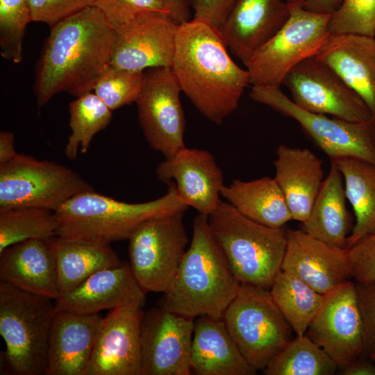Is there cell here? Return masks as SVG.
<instances>
[{"label":"cell","instance_id":"1","mask_svg":"<svg viewBox=\"0 0 375 375\" xmlns=\"http://www.w3.org/2000/svg\"><path fill=\"white\" fill-rule=\"evenodd\" d=\"M116 40L117 32L94 6L52 26L36 65L38 105L60 92L77 97L92 92L110 65Z\"/></svg>","mask_w":375,"mask_h":375},{"label":"cell","instance_id":"2","mask_svg":"<svg viewBox=\"0 0 375 375\" xmlns=\"http://www.w3.org/2000/svg\"><path fill=\"white\" fill-rule=\"evenodd\" d=\"M171 69L197 110L218 125L251 84L248 70L231 58L218 31L195 19L178 26Z\"/></svg>","mask_w":375,"mask_h":375},{"label":"cell","instance_id":"3","mask_svg":"<svg viewBox=\"0 0 375 375\" xmlns=\"http://www.w3.org/2000/svg\"><path fill=\"white\" fill-rule=\"evenodd\" d=\"M192 228L190 246L163 293L162 306L194 319L223 318L241 283L210 232L208 216L198 213Z\"/></svg>","mask_w":375,"mask_h":375},{"label":"cell","instance_id":"4","mask_svg":"<svg viewBox=\"0 0 375 375\" xmlns=\"http://www.w3.org/2000/svg\"><path fill=\"white\" fill-rule=\"evenodd\" d=\"M167 185L165 195L143 203L118 201L94 190L76 194L54 211L57 236L105 245L128 240L145 220L188 208L174 185Z\"/></svg>","mask_w":375,"mask_h":375},{"label":"cell","instance_id":"5","mask_svg":"<svg viewBox=\"0 0 375 375\" xmlns=\"http://www.w3.org/2000/svg\"><path fill=\"white\" fill-rule=\"evenodd\" d=\"M208 221L240 283L269 290L282 271L287 231L252 221L222 200Z\"/></svg>","mask_w":375,"mask_h":375},{"label":"cell","instance_id":"6","mask_svg":"<svg viewBox=\"0 0 375 375\" xmlns=\"http://www.w3.org/2000/svg\"><path fill=\"white\" fill-rule=\"evenodd\" d=\"M55 300L0 281V334L6 344L1 374H46Z\"/></svg>","mask_w":375,"mask_h":375},{"label":"cell","instance_id":"7","mask_svg":"<svg viewBox=\"0 0 375 375\" xmlns=\"http://www.w3.org/2000/svg\"><path fill=\"white\" fill-rule=\"evenodd\" d=\"M228 331L247 361L263 370L294 333L269 290L241 283L223 315Z\"/></svg>","mask_w":375,"mask_h":375},{"label":"cell","instance_id":"8","mask_svg":"<svg viewBox=\"0 0 375 375\" xmlns=\"http://www.w3.org/2000/svg\"><path fill=\"white\" fill-rule=\"evenodd\" d=\"M304 1L287 0L288 19L245 65L251 85L280 87L294 67L315 56L326 42L331 15L306 10Z\"/></svg>","mask_w":375,"mask_h":375},{"label":"cell","instance_id":"9","mask_svg":"<svg viewBox=\"0 0 375 375\" xmlns=\"http://www.w3.org/2000/svg\"><path fill=\"white\" fill-rule=\"evenodd\" d=\"M93 190L78 173L53 161L18 153L0 165V210L36 207L55 211L74 195Z\"/></svg>","mask_w":375,"mask_h":375},{"label":"cell","instance_id":"10","mask_svg":"<svg viewBox=\"0 0 375 375\" xmlns=\"http://www.w3.org/2000/svg\"><path fill=\"white\" fill-rule=\"evenodd\" d=\"M251 98L296 120L330 160L360 158L375 165V124L353 122L306 111L280 87L252 85Z\"/></svg>","mask_w":375,"mask_h":375},{"label":"cell","instance_id":"11","mask_svg":"<svg viewBox=\"0 0 375 375\" xmlns=\"http://www.w3.org/2000/svg\"><path fill=\"white\" fill-rule=\"evenodd\" d=\"M185 211L145 220L128 238L130 267L146 292H165L186 251Z\"/></svg>","mask_w":375,"mask_h":375},{"label":"cell","instance_id":"12","mask_svg":"<svg viewBox=\"0 0 375 375\" xmlns=\"http://www.w3.org/2000/svg\"><path fill=\"white\" fill-rule=\"evenodd\" d=\"M181 90L171 67L144 71V82L137 99L138 117L150 147L168 158L185 147V119Z\"/></svg>","mask_w":375,"mask_h":375},{"label":"cell","instance_id":"13","mask_svg":"<svg viewBox=\"0 0 375 375\" xmlns=\"http://www.w3.org/2000/svg\"><path fill=\"white\" fill-rule=\"evenodd\" d=\"M283 84L289 90L292 101L306 111L353 122L372 120L361 97L316 56L294 67Z\"/></svg>","mask_w":375,"mask_h":375},{"label":"cell","instance_id":"14","mask_svg":"<svg viewBox=\"0 0 375 375\" xmlns=\"http://www.w3.org/2000/svg\"><path fill=\"white\" fill-rule=\"evenodd\" d=\"M306 334L328 354L338 368L362 354L364 325L354 281L348 280L324 294Z\"/></svg>","mask_w":375,"mask_h":375},{"label":"cell","instance_id":"15","mask_svg":"<svg viewBox=\"0 0 375 375\" xmlns=\"http://www.w3.org/2000/svg\"><path fill=\"white\" fill-rule=\"evenodd\" d=\"M194 319L162 306L144 312L140 324L141 375H190Z\"/></svg>","mask_w":375,"mask_h":375},{"label":"cell","instance_id":"16","mask_svg":"<svg viewBox=\"0 0 375 375\" xmlns=\"http://www.w3.org/2000/svg\"><path fill=\"white\" fill-rule=\"evenodd\" d=\"M142 308L124 306L103 317L84 375H141Z\"/></svg>","mask_w":375,"mask_h":375},{"label":"cell","instance_id":"17","mask_svg":"<svg viewBox=\"0 0 375 375\" xmlns=\"http://www.w3.org/2000/svg\"><path fill=\"white\" fill-rule=\"evenodd\" d=\"M159 181L174 185L180 198L199 214L210 215L222 201V171L210 152L186 147L156 169Z\"/></svg>","mask_w":375,"mask_h":375},{"label":"cell","instance_id":"18","mask_svg":"<svg viewBox=\"0 0 375 375\" xmlns=\"http://www.w3.org/2000/svg\"><path fill=\"white\" fill-rule=\"evenodd\" d=\"M282 270L322 294L351 278L347 248L328 244L301 230L287 231Z\"/></svg>","mask_w":375,"mask_h":375},{"label":"cell","instance_id":"19","mask_svg":"<svg viewBox=\"0 0 375 375\" xmlns=\"http://www.w3.org/2000/svg\"><path fill=\"white\" fill-rule=\"evenodd\" d=\"M290 17L281 0H238L218 32L232 54L244 65Z\"/></svg>","mask_w":375,"mask_h":375},{"label":"cell","instance_id":"20","mask_svg":"<svg viewBox=\"0 0 375 375\" xmlns=\"http://www.w3.org/2000/svg\"><path fill=\"white\" fill-rule=\"evenodd\" d=\"M103 317L56 311L51 324L45 375H84Z\"/></svg>","mask_w":375,"mask_h":375},{"label":"cell","instance_id":"21","mask_svg":"<svg viewBox=\"0 0 375 375\" xmlns=\"http://www.w3.org/2000/svg\"><path fill=\"white\" fill-rule=\"evenodd\" d=\"M178 26L168 16H156L117 32L110 65L142 72L171 67Z\"/></svg>","mask_w":375,"mask_h":375},{"label":"cell","instance_id":"22","mask_svg":"<svg viewBox=\"0 0 375 375\" xmlns=\"http://www.w3.org/2000/svg\"><path fill=\"white\" fill-rule=\"evenodd\" d=\"M147 292L135 278L130 265L106 268L91 275L76 288L55 300L56 310L81 314L136 305L143 307Z\"/></svg>","mask_w":375,"mask_h":375},{"label":"cell","instance_id":"23","mask_svg":"<svg viewBox=\"0 0 375 375\" xmlns=\"http://www.w3.org/2000/svg\"><path fill=\"white\" fill-rule=\"evenodd\" d=\"M315 56L361 97L375 124V37L330 34Z\"/></svg>","mask_w":375,"mask_h":375},{"label":"cell","instance_id":"24","mask_svg":"<svg viewBox=\"0 0 375 375\" xmlns=\"http://www.w3.org/2000/svg\"><path fill=\"white\" fill-rule=\"evenodd\" d=\"M49 240H28L1 251L0 281L56 300V264Z\"/></svg>","mask_w":375,"mask_h":375},{"label":"cell","instance_id":"25","mask_svg":"<svg viewBox=\"0 0 375 375\" xmlns=\"http://www.w3.org/2000/svg\"><path fill=\"white\" fill-rule=\"evenodd\" d=\"M274 179L292 220L305 223L323 181L322 160L308 149L281 144L276 149Z\"/></svg>","mask_w":375,"mask_h":375},{"label":"cell","instance_id":"26","mask_svg":"<svg viewBox=\"0 0 375 375\" xmlns=\"http://www.w3.org/2000/svg\"><path fill=\"white\" fill-rule=\"evenodd\" d=\"M192 372L197 375H255L222 318L194 319L190 352Z\"/></svg>","mask_w":375,"mask_h":375},{"label":"cell","instance_id":"27","mask_svg":"<svg viewBox=\"0 0 375 375\" xmlns=\"http://www.w3.org/2000/svg\"><path fill=\"white\" fill-rule=\"evenodd\" d=\"M342 175L335 160L323 180L309 217L303 224L304 231L328 244L346 248L353 228L352 218L346 206Z\"/></svg>","mask_w":375,"mask_h":375},{"label":"cell","instance_id":"28","mask_svg":"<svg viewBox=\"0 0 375 375\" xmlns=\"http://www.w3.org/2000/svg\"><path fill=\"white\" fill-rule=\"evenodd\" d=\"M221 197L246 217L267 226L281 228L292 220L285 197L274 178L234 180L223 187Z\"/></svg>","mask_w":375,"mask_h":375},{"label":"cell","instance_id":"29","mask_svg":"<svg viewBox=\"0 0 375 375\" xmlns=\"http://www.w3.org/2000/svg\"><path fill=\"white\" fill-rule=\"evenodd\" d=\"M49 241L56 258L59 297L97 272L123 264L110 245L67 240L58 236Z\"/></svg>","mask_w":375,"mask_h":375},{"label":"cell","instance_id":"30","mask_svg":"<svg viewBox=\"0 0 375 375\" xmlns=\"http://www.w3.org/2000/svg\"><path fill=\"white\" fill-rule=\"evenodd\" d=\"M333 160L342 175L346 197L355 215L348 249L375 231V165L356 158Z\"/></svg>","mask_w":375,"mask_h":375},{"label":"cell","instance_id":"31","mask_svg":"<svg viewBox=\"0 0 375 375\" xmlns=\"http://www.w3.org/2000/svg\"><path fill=\"white\" fill-rule=\"evenodd\" d=\"M269 291L296 335L306 334L322 304L324 294L297 276L283 270L276 276Z\"/></svg>","mask_w":375,"mask_h":375},{"label":"cell","instance_id":"32","mask_svg":"<svg viewBox=\"0 0 375 375\" xmlns=\"http://www.w3.org/2000/svg\"><path fill=\"white\" fill-rule=\"evenodd\" d=\"M338 368L306 334L296 335L262 370L265 375H332Z\"/></svg>","mask_w":375,"mask_h":375},{"label":"cell","instance_id":"33","mask_svg":"<svg viewBox=\"0 0 375 375\" xmlns=\"http://www.w3.org/2000/svg\"><path fill=\"white\" fill-rule=\"evenodd\" d=\"M69 127L64 152L72 160L78 152L85 153L94 136L110 123L112 110L94 93L86 92L72 101L69 106Z\"/></svg>","mask_w":375,"mask_h":375},{"label":"cell","instance_id":"34","mask_svg":"<svg viewBox=\"0 0 375 375\" xmlns=\"http://www.w3.org/2000/svg\"><path fill=\"white\" fill-rule=\"evenodd\" d=\"M54 211L36 207L0 210V252L12 244L32 239L48 240L57 236Z\"/></svg>","mask_w":375,"mask_h":375},{"label":"cell","instance_id":"35","mask_svg":"<svg viewBox=\"0 0 375 375\" xmlns=\"http://www.w3.org/2000/svg\"><path fill=\"white\" fill-rule=\"evenodd\" d=\"M31 22L28 0H0V53L4 59L21 62L23 38Z\"/></svg>","mask_w":375,"mask_h":375},{"label":"cell","instance_id":"36","mask_svg":"<svg viewBox=\"0 0 375 375\" xmlns=\"http://www.w3.org/2000/svg\"><path fill=\"white\" fill-rule=\"evenodd\" d=\"M144 82V71H133L110 65L101 75L94 92L112 110L135 102Z\"/></svg>","mask_w":375,"mask_h":375},{"label":"cell","instance_id":"37","mask_svg":"<svg viewBox=\"0 0 375 375\" xmlns=\"http://www.w3.org/2000/svg\"><path fill=\"white\" fill-rule=\"evenodd\" d=\"M94 6L116 32L153 17H170L162 0H95Z\"/></svg>","mask_w":375,"mask_h":375},{"label":"cell","instance_id":"38","mask_svg":"<svg viewBox=\"0 0 375 375\" xmlns=\"http://www.w3.org/2000/svg\"><path fill=\"white\" fill-rule=\"evenodd\" d=\"M329 31L375 37V0H342L331 15Z\"/></svg>","mask_w":375,"mask_h":375},{"label":"cell","instance_id":"39","mask_svg":"<svg viewBox=\"0 0 375 375\" xmlns=\"http://www.w3.org/2000/svg\"><path fill=\"white\" fill-rule=\"evenodd\" d=\"M33 22L51 28L62 20L94 6L95 0H28Z\"/></svg>","mask_w":375,"mask_h":375},{"label":"cell","instance_id":"40","mask_svg":"<svg viewBox=\"0 0 375 375\" xmlns=\"http://www.w3.org/2000/svg\"><path fill=\"white\" fill-rule=\"evenodd\" d=\"M351 278L356 283L375 281V231L348 248Z\"/></svg>","mask_w":375,"mask_h":375},{"label":"cell","instance_id":"41","mask_svg":"<svg viewBox=\"0 0 375 375\" xmlns=\"http://www.w3.org/2000/svg\"><path fill=\"white\" fill-rule=\"evenodd\" d=\"M356 285L364 325L362 354L370 356L375 353V281Z\"/></svg>","mask_w":375,"mask_h":375},{"label":"cell","instance_id":"42","mask_svg":"<svg viewBox=\"0 0 375 375\" xmlns=\"http://www.w3.org/2000/svg\"><path fill=\"white\" fill-rule=\"evenodd\" d=\"M194 11L193 19L218 30L238 0H185Z\"/></svg>","mask_w":375,"mask_h":375},{"label":"cell","instance_id":"43","mask_svg":"<svg viewBox=\"0 0 375 375\" xmlns=\"http://www.w3.org/2000/svg\"><path fill=\"white\" fill-rule=\"evenodd\" d=\"M340 370L344 375H375V361L369 356L362 354Z\"/></svg>","mask_w":375,"mask_h":375},{"label":"cell","instance_id":"44","mask_svg":"<svg viewBox=\"0 0 375 375\" xmlns=\"http://www.w3.org/2000/svg\"><path fill=\"white\" fill-rule=\"evenodd\" d=\"M170 11V18L180 25L190 21V6L185 0H162Z\"/></svg>","mask_w":375,"mask_h":375},{"label":"cell","instance_id":"45","mask_svg":"<svg viewBox=\"0 0 375 375\" xmlns=\"http://www.w3.org/2000/svg\"><path fill=\"white\" fill-rule=\"evenodd\" d=\"M14 134L10 131L0 132V165L6 163L17 156Z\"/></svg>","mask_w":375,"mask_h":375},{"label":"cell","instance_id":"46","mask_svg":"<svg viewBox=\"0 0 375 375\" xmlns=\"http://www.w3.org/2000/svg\"><path fill=\"white\" fill-rule=\"evenodd\" d=\"M341 3L342 0H305L304 8L315 13L332 15Z\"/></svg>","mask_w":375,"mask_h":375},{"label":"cell","instance_id":"47","mask_svg":"<svg viewBox=\"0 0 375 375\" xmlns=\"http://www.w3.org/2000/svg\"><path fill=\"white\" fill-rule=\"evenodd\" d=\"M375 361V353L369 356Z\"/></svg>","mask_w":375,"mask_h":375}]
</instances>
